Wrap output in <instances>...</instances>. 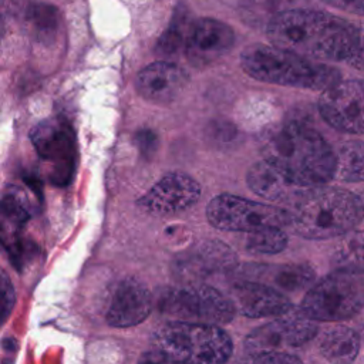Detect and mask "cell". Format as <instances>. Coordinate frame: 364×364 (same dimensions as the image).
I'll list each match as a JSON object with an SVG mask.
<instances>
[{"instance_id":"6da1fadb","label":"cell","mask_w":364,"mask_h":364,"mask_svg":"<svg viewBox=\"0 0 364 364\" xmlns=\"http://www.w3.org/2000/svg\"><path fill=\"white\" fill-rule=\"evenodd\" d=\"M267 36L274 47L303 58L344 61L354 44L355 24L324 11L291 9L270 18Z\"/></svg>"},{"instance_id":"7a4b0ae2","label":"cell","mask_w":364,"mask_h":364,"mask_svg":"<svg viewBox=\"0 0 364 364\" xmlns=\"http://www.w3.org/2000/svg\"><path fill=\"white\" fill-rule=\"evenodd\" d=\"M263 161L291 183L311 189L334 176L336 154L314 129L289 122L269 129L262 139Z\"/></svg>"},{"instance_id":"3957f363","label":"cell","mask_w":364,"mask_h":364,"mask_svg":"<svg viewBox=\"0 0 364 364\" xmlns=\"http://www.w3.org/2000/svg\"><path fill=\"white\" fill-rule=\"evenodd\" d=\"M364 218V202L346 189H310L290 215L294 232L306 239L323 240L343 236Z\"/></svg>"},{"instance_id":"277c9868","label":"cell","mask_w":364,"mask_h":364,"mask_svg":"<svg viewBox=\"0 0 364 364\" xmlns=\"http://www.w3.org/2000/svg\"><path fill=\"white\" fill-rule=\"evenodd\" d=\"M240 64L252 78L269 84L324 91L340 81L337 68L313 63L274 46L246 47L240 54Z\"/></svg>"},{"instance_id":"5b68a950","label":"cell","mask_w":364,"mask_h":364,"mask_svg":"<svg viewBox=\"0 0 364 364\" xmlns=\"http://www.w3.org/2000/svg\"><path fill=\"white\" fill-rule=\"evenodd\" d=\"M156 350L191 364H225L232 354L230 337L219 326L172 321L154 336Z\"/></svg>"},{"instance_id":"8992f818","label":"cell","mask_w":364,"mask_h":364,"mask_svg":"<svg viewBox=\"0 0 364 364\" xmlns=\"http://www.w3.org/2000/svg\"><path fill=\"white\" fill-rule=\"evenodd\" d=\"M364 306V276L333 272L304 296L300 311L310 320L336 321L350 318Z\"/></svg>"},{"instance_id":"52a82bcc","label":"cell","mask_w":364,"mask_h":364,"mask_svg":"<svg viewBox=\"0 0 364 364\" xmlns=\"http://www.w3.org/2000/svg\"><path fill=\"white\" fill-rule=\"evenodd\" d=\"M161 313L179 318L176 321L219 326L235 316L232 300L210 286L195 284L166 289L158 300Z\"/></svg>"},{"instance_id":"ba28073f","label":"cell","mask_w":364,"mask_h":364,"mask_svg":"<svg viewBox=\"0 0 364 364\" xmlns=\"http://www.w3.org/2000/svg\"><path fill=\"white\" fill-rule=\"evenodd\" d=\"M206 218L216 229L229 232L250 233L290 225V213L284 209L229 193L218 195L208 203Z\"/></svg>"},{"instance_id":"9c48e42d","label":"cell","mask_w":364,"mask_h":364,"mask_svg":"<svg viewBox=\"0 0 364 364\" xmlns=\"http://www.w3.org/2000/svg\"><path fill=\"white\" fill-rule=\"evenodd\" d=\"M33 145L53 168V182L65 185L75 168V138L68 122L60 118L46 119L31 131Z\"/></svg>"},{"instance_id":"30bf717a","label":"cell","mask_w":364,"mask_h":364,"mask_svg":"<svg viewBox=\"0 0 364 364\" xmlns=\"http://www.w3.org/2000/svg\"><path fill=\"white\" fill-rule=\"evenodd\" d=\"M318 111L333 128L364 134V80L338 81L318 98Z\"/></svg>"},{"instance_id":"8fae6325","label":"cell","mask_w":364,"mask_h":364,"mask_svg":"<svg viewBox=\"0 0 364 364\" xmlns=\"http://www.w3.org/2000/svg\"><path fill=\"white\" fill-rule=\"evenodd\" d=\"M280 318L255 328L245 340L247 353L256 351H284L309 343L317 333V324L306 317L301 311L290 313Z\"/></svg>"},{"instance_id":"7c38bea8","label":"cell","mask_w":364,"mask_h":364,"mask_svg":"<svg viewBox=\"0 0 364 364\" xmlns=\"http://www.w3.org/2000/svg\"><path fill=\"white\" fill-rule=\"evenodd\" d=\"M200 195L199 183L183 172H171L159 179L142 198L141 206L156 216L182 212Z\"/></svg>"},{"instance_id":"4fadbf2b","label":"cell","mask_w":364,"mask_h":364,"mask_svg":"<svg viewBox=\"0 0 364 364\" xmlns=\"http://www.w3.org/2000/svg\"><path fill=\"white\" fill-rule=\"evenodd\" d=\"M235 44L233 30L215 18L192 23L183 50L193 67H206L223 57Z\"/></svg>"},{"instance_id":"5bb4252c","label":"cell","mask_w":364,"mask_h":364,"mask_svg":"<svg viewBox=\"0 0 364 364\" xmlns=\"http://www.w3.org/2000/svg\"><path fill=\"white\" fill-rule=\"evenodd\" d=\"M188 82L186 73L176 64L156 61L146 65L136 77V91L152 104H171Z\"/></svg>"},{"instance_id":"9a60e30c","label":"cell","mask_w":364,"mask_h":364,"mask_svg":"<svg viewBox=\"0 0 364 364\" xmlns=\"http://www.w3.org/2000/svg\"><path fill=\"white\" fill-rule=\"evenodd\" d=\"M151 310V291L145 284L128 279L115 289L107 311V321L114 327L136 326L148 317Z\"/></svg>"},{"instance_id":"2e32d148","label":"cell","mask_w":364,"mask_h":364,"mask_svg":"<svg viewBox=\"0 0 364 364\" xmlns=\"http://www.w3.org/2000/svg\"><path fill=\"white\" fill-rule=\"evenodd\" d=\"M230 300L247 317H279L291 310L290 300L283 293L256 282L233 284Z\"/></svg>"},{"instance_id":"e0dca14e","label":"cell","mask_w":364,"mask_h":364,"mask_svg":"<svg viewBox=\"0 0 364 364\" xmlns=\"http://www.w3.org/2000/svg\"><path fill=\"white\" fill-rule=\"evenodd\" d=\"M28 218L27 205L20 195L10 192L0 200V243L9 250L16 264H23L30 249L23 239Z\"/></svg>"},{"instance_id":"ac0fdd59","label":"cell","mask_w":364,"mask_h":364,"mask_svg":"<svg viewBox=\"0 0 364 364\" xmlns=\"http://www.w3.org/2000/svg\"><path fill=\"white\" fill-rule=\"evenodd\" d=\"M249 188L262 198L276 202H299L310 189L297 186L287 181L267 162L260 161L250 166L247 172Z\"/></svg>"},{"instance_id":"d6986e66","label":"cell","mask_w":364,"mask_h":364,"mask_svg":"<svg viewBox=\"0 0 364 364\" xmlns=\"http://www.w3.org/2000/svg\"><path fill=\"white\" fill-rule=\"evenodd\" d=\"M358 350L360 340L357 333L343 326L328 330L320 341V351L331 364H353Z\"/></svg>"},{"instance_id":"ffe728a7","label":"cell","mask_w":364,"mask_h":364,"mask_svg":"<svg viewBox=\"0 0 364 364\" xmlns=\"http://www.w3.org/2000/svg\"><path fill=\"white\" fill-rule=\"evenodd\" d=\"M333 266L338 272L364 273V230H350L336 246Z\"/></svg>"},{"instance_id":"44dd1931","label":"cell","mask_w":364,"mask_h":364,"mask_svg":"<svg viewBox=\"0 0 364 364\" xmlns=\"http://www.w3.org/2000/svg\"><path fill=\"white\" fill-rule=\"evenodd\" d=\"M343 182L364 181V142L348 141L336 154L334 176Z\"/></svg>"},{"instance_id":"7402d4cb","label":"cell","mask_w":364,"mask_h":364,"mask_svg":"<svg viewBox=\"0 0 364 364\" xmlns=\"http://www.w3.org/2000/svg\"><path fill=\"white\" fill-rule=\"evenodd\" d=\"M23 21L36 40H50L57 33L60 18L57 10L53 6L44 3H33L26 9Z\"/></svg>"},{"instance_id":"603a6c76","label":"cell","mask_w":364,"mask_h":364,"mask_svg":"<svg viewBox=\"0 0 364 364\" xmlns=\"http://www.w3.org/2000/svg\"><path fill=\"white\" fill-rule=\"evenodd\" d=\"M191 26L192 21L189 20L186 9L178 7L168 28L158 40L156 53L164 57H171L176 54L185 46Z\"/></svg>"},{"instance_id":"cb8c5ba5","label":"cell","mask_w":364,"mask_h":364,"mask_svg":"<svg viewBox=\"0 0 364 364\" xmlns=\"http://www.w3.org/2000/svg\"><path fill=\"white\" fill-rule=\"evenodd\" d=\"M287 246V235L280 228H263L250 232L246 249L259 255H276Z\"/></svg>"},{"instance_id":"d4e9b609","label":"cell","mask_w":364,"mask_h":364,"mask_svg":"<svg viewBox=\"0 0 364 364\" xmlns=\"http://www.w3.org/2000/svg\"><path fill=\"white\" fill-rule=\"evenodd\" d=\"M314 280V270L307 264H286L274 273V283L286 291H297Z\"/></svg>"},{"instance_id":"484cf974","label":"cell","mask_w":364,"mask_h":364,"mask_svg":"<svg viewBox=\"0 0 364 364\" xmlns=\"http://www.w3.org/2000/svg\"><path fill=\"white\" fill-rule=\"evenodd\" d=\"M239 364H303L299 357L287 351H256L247 355Z\"/></svg>"},{"instance_id":"4316f807","label":"cell","mask_w":364,"mask_h":364,"mask_svg":"<svg viewBox=\"0 0 364 364\" xmlns=\"http://www.w3.org/2000/svg\"><path fill=\"white\" fill-rule=\"evenodd\" d=\"M16 300V293L13 289V284L7 274L0 269V324L4 323V320L9 317V314L13 310Z\"/></svg>"},{"instance_id":"83f0119b","label":"cell","mask_w":364,"mask_h":364,"mask_svg":"<svg viewBox=\"0 0 364 364\" xmlns=\"http://www.w3.org/2000/svg\"><path fill=\"white\" fill-rule=\"evenodd\" d=\"M351 67L364 71V24L355 26V38L353 48L344 60Z\"/></svg>"},{"instance_id":"f1b7e54d","label":"cell","mask_w":364,"mask_h":364,"mask_svg":"<svg viewBox=\"0 0 364 364\" xmlns=\"http://www.w3.org/2000/svg\"><path fill=\"white\" fill-rule=\"evenodd\" d=\"M138 364H191L186 361H182L176 357H172L161 350H152V351H146L139 357Z\"/></svg>"},{"instance_id":"f546056e","label":"cell","mask_w":364,"mask_h":364,"mask_svg":"<svg viewBox=\"0 0 364 364\" xmlns=\"http://www.w3.org/2000/svg\"><path fill=\"white\" fill-rule=\"evenodd\" d=\"M340 10L364 16V0H323Z\"/></svg>"},{"instance_id":"4dcf8cb0","label":"cell","mask_w":364,"mask_h":364,"mask_svg":"<svg viewBox=\"0 0 364 364\" xmlns=\"http://www.w3.org/2000/svg\"><path fill=\"white\" fill-rule=\"evenodd\" d=\"M138 145L141 146V151L144 154H149V152H154L155 149V145H156V136L154 132L151 131H142L139 132L138 135Z\"/></svg>"},{"instance_id":"1f68e13d","label":"cell","mask_w":364,"mask_h":364,"mask_svg":"<svg viewBox=\"0 0 364 364\" xmlns=\"http://www.w3.org/2000/svg\"><path fill=\"white\" fill-rule=\"evenodd\" d=\"M3 34H4V24H3V20L0 18V40H1Z\"/></svg>"}]
</instances>
